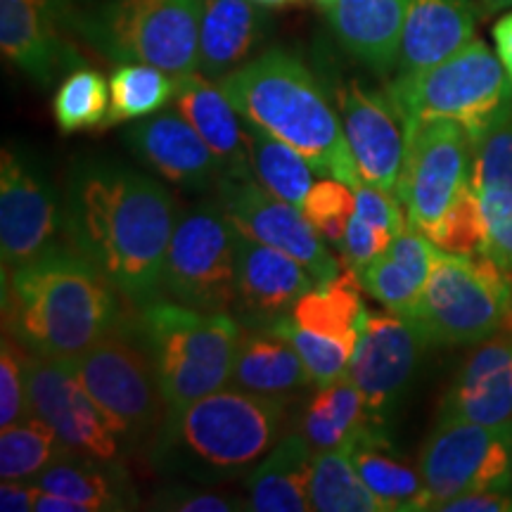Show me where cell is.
<instances>
[{"label": "cell", "instance_id": "18", "mask_svg": "<svg viewBox=\"0 0 512 512\" xmlns=\"http://www.w3.org/2000/svg\"><path fill=\"white\" fill-rule=\"evenodd\" d=\"M235 285L242 323L266 328L290 318L294 304L318 283L292 256L235 230Z\"/></svg>", "mask_w": 512, "mask_h": 512}, {"label": "cell", "instance_id": "25", "mask_svg": "<svg viewBox=\"0 0 512 512\" xmlns=\"http://www.w3.org/2000/svg\"><path fill=\"white\" fill-rule=\"evenodd\" d=\"M475 0H406L396 76L413 74L444 60L475 38Z\"/></svg>", "mask_w": 512, "mask_h": 512}, {"label": "cell", "instance_id": "2", "mask_svg": "<svg viewBox=\"0 0 512 512\" xmlns=\"http://www.w3.org/2000/svg\"><path fill=\"white\" fill-rule=\"evenodd\" d=\"M3 278V328L29 354L69 361L119 325L117 287L72 245L55 242Z\"/></svg>", "mask_w": 512, "mask_h": 512}, {"label": "cell", "instance_id": "28", "mask_svg": "<svg viewBox=\"0 0 512 512\" xmlns=\"http://www.w3.org/2000/svg\"><path fill=\"white\" fill-rule=\"evenodd\" d=\"M313 448L299 432H285L247 477V510L309 512Z\"/></svg>", "mask_w": 512, "mask_h": 512}, {"label": "cell", "instance_id": "52", "mask_svg": "<svg viewBox=\"0 0 512 512\" xmlns=\"http://www.w3.org/2000/svg\"><path fill=\"white\" fill-rule=\"evenodd\" d=\"M313 5H316L318 10H323V12H330L332 8H335V3L337 0H311Z\"/></svg>", "mask_w": 512, "mask_h": 512}, {"label": "cell", "instance_id": "24", "mask_svg": "<svg viewBox=\"0 0 512 512\" xmlns=\"http://www.w3.org/2000/svg\"><path fill=\"white\" fill-rule=\"evenodd\" d=\"M313 380L302 356L283 332L273 325H245L235 347L230 387L242 392L292 401L294 394L311 387Z\"/></svg>", "mask_w": 512, "mask_h": 512}, {"label": "cell", "instance_id": "21", "mask_svg": "<svg viewBox=\"0 0 512 512\" xmlns=\"http://www.w3.org/2000/svg\"><path fill=\"white\" fill-rule=\"evenodd\" d=\"M62 0H0V48L5 60L38 86L48 88L69 57L60 24Z\"/></svg>", "mask_w": 512, "mask_h": 512}, {"label": "cell", "instance_id": "17", "mask_svg": "<svg viewBox=\"0 0 512 512\" xmlns=\"http://www.w3.org/2000/svg\"><path fill=\"white\" fill-rule=\"evenodd\" d=\"M337 107L363 183L396 195L406 162L408 126L384 91L351 79L337 91Z\"/></svg>", "mask_w": 512, "mask_h": 512}, {"label": "cell", "instance_id": "41", "mask_svg": "<svg viewBox=\"0 0 512 512\" xmlns=\"http://www.w3.org/2000/svg\"><path fill=\"white\" fill-rule=\"evenodd\" d=\"M484 214L475 188H467L460 200L448 209L437 228L427 238L448 254H479L484 249Z\"/></svg>", "mask_w": 512, "mask_h": 512}, {"label": "cell", "instance_id": "32", "mask_svg": "<svg viewBox=\"0 0 512 512\" xmlns=\"http://www.w3.org/2000/svg\"><path fill=\"white\" fill-rule=\"evenodd\" d=\"M361 290V278L351 268H342L337 278L311 287L294 304L292 323L309 332L339 339L349 349H356L368 316Z\"/></svg>", "mask_w": 512, "mask_h": 512}, {"label": "cell", "instance_id": "33", "mask_svg": "<svg viewBox=\"0 0 512 512\" xmlns=\"http://www.w3.org/2000/svg\"><path fill=\"white\" fill-rule=\"evenodd\" d=\"M247 152L252 176L280 200L302 207L313 188V166L302 152L247 121Z\"/></svg>", "mask_w": 512, "mask_h": 512}, {"label": "cell", "instance_id": "10", "mask_svg": "<svg viewBox=\"0 0 512 512\" xmlns=\"http://www.w3.org/2000/svg\"><path fill=\"white\" fill-rule=\"evenodd\" d=\"M418 470L430 510L458 496L512 489V427L439 418L420 451Z\"/></svg>", "mask_w": 512, "mask_h": 512}, {"label": "cell", "instance_id": "36", "mask_svg": "<svg viewBox=\"0 0 512 512\" xmlns=\"http://www.w3.org/2000/svg\"><path fill=\"white\" fill-rule=\"evenodd\" d=\"M112 105L105 126L128 124L164 110L176 95V79L143 62H124L110 76Z\"/></svg>", "mask_w": 512, "mask_h": 512}, {"label": "cell", "instance_id": "6", "mask_svg": "<svg viewBox=\"0 0 512 512\" xmlns=\"http://www.w3.org/2000/svg\"><path fill=\"white\" fill-rule=\"evenodd\" d=\"M204 0H98L64 19L107 60L143 62L174 79L197 72Z\"/></svg>", "mask_w": 512, "mask_h": 512}, {"label": "cell", "instance_id": "16", "mask_svg": "<svg viewBox=\"0 0 512 512\" xmlns=\"http://www.w3.org/2000/svg\"><path fill=\"white\" fill-rule=\"evenodd\" d=\"M64 221L53 185L29 152L5 145L0 157V256L3 273L55 245Z\"/></svg>", "mask_w": 512, "mask_h": 512}, {"label": "cell", "instance_id": "47", "mask_svg": "<svg viewBox=\"0 0 512 512\" xmlns=\"http://www.w3.org/2000/svg\"><path fill=\"white\" fill-rule=\"evenodd\" d=\"M41 489L31 479H3L0 484V510L3 512H31Z\"/></svg>", "mask_w": 512, "mask_h": 512}, {"label": "cell", "instance_id": "1", "mask_svg": "<svg viewBox=\"0 0 512 512\" xmlns=\"http://www.w3.org/2000/svg\"><path fill=\"white\" fill-rule=\"evenodd\" d=\"M62 209L69 245L121 297L136 306L157 302L176 228L174 197L162 185L124 164L83 159L69 176Z\"/></svg>", "mask_w": 512, "mask_h": 512}, {"label": "cell", "instance_id": "22", "mask_svg": "<svg viewBox=\"0 0 512 512\" xmlns=\"http://www.w3.org/2000/svg\"><path fill=\"white\" fill-rule=\"evenodd\" d=\"M171 107L190 121L223 166V176L254 178L249 169L247 121L223 93L219 81L200 72L176 79V95Z\"/></svg>", "mask_w": 512, "mask_h": 512}, {"label": "cell", "instance_id": "7", "mask_svg": "<svg viewBox=\"0 0 512 512\" xmlns=\"http://www.w3.org/2000/svg\"><path fill=\"white\" fill-rule=\"evenodd\" d=\"M387 93L406 126L437 119L456 121L472 140L512 107V79L498 53L479 38L432 67L399 74Z\"/></svg>", "mask_w": 512, "mask_h": 512}, {"label": "cell", "instance_id": "40", "mask_svg": "<svg viewBox=\"0 0 512 512\" xmlns=\"http://www.w3.org/2000/svg\"><path fill=\"white\" fill-rule=\"evenodd\" d=\"M302 211L323 235L325 242H332L339 249L344 230H347L349 219L356 211V192L347 183L323 178V181L313 183L302 204Z\"/></svg>", "mask_w": 512, "mask_h": 512}, {"label": "cell", "instance_id": "19", "mask_svg": "<svg viewBox=\"0 0 512 512\" xmlns=\"http://www.w3.org/2000/svg\"><path fill=\"white\" fill-rule=\"evenodd\" d=\"M126 143L140 162L164 181L204 190L219 185L223 166L183 114L159 110L126 128Z\"/></svg>", "mask_w": 512, "mask_h": 512}, {"label": "cell", "instance_id": "14", "mask_svg": "<svg viewBox=\"0 0 512 512\" xmlns=\"http://www.w3.org/2000/svg\"><path fill=\"white\" fill-rule=\"evenodd\" d=\"M29 413L46 420L74 453L114 463L124 434L62 358L27 356Z\"/></svg>", "mask_w": 512, "mask_h": 512}, {"label": "cell", "instance_id": "42", "mask_svg": "<svg viewBox=\"0 0 512 512\" xmlns=\"http://www.w3.org/2000/svg\"><path fill=\"white\" fill-rule=\"evenodd\" d=\"M27 356L29 351L3 332L0 344V427L29 415L27 394Z\"/></svg>", "mask_w": 512, "mask_h": 512}, {"label": "cell", "instance_id": "29", "mask_svg": "<svg viewBox=\"0 0 512 512\" xmlns=\"http://www.w3.org/2000/svg\"><path fill=\"white\" fill-rule=\"evenodd\" d=\"M370 415L361 389L349 373L337 380L316 384L302 411L294 418V432L306 439L313 453L347 446L368 430Z\"/></svg>", "mask_w": 512, "mask_h": 512}, {"label": "cell", "instance_id": "34", "mask_svg": "<svg viewBox=\"0 0 512 512\" xmlns=\"http://www.w3.org/2000/svg\"><path fill=\"white\" fill-rule=\"evenodd\" d=\"M354 444L313 456L309 482L311 508L318 512H384L354 463Z\"/></svg>", "mask_w": 512, "mask_h": 512}, {"label": "cell", "instance_id": "43", "mask_svg": "<svg viewBox=\"0 0 512 512\" xmlns=\"http://www.w3.org/2000/svg\"><path fill=\"white\" fill-rule=\"evenodd\" d=\"M484 214V249L498 268L512 275V192L508 190H482L477 192Z\"/></svg>", "mask_w": 512, "mask_h": 512}, {"label": "cell", "instance_id": "3", "mask_svg": "<svg viewBox=\"0 0 512 512\" xmlns=\"http://www.w3.org/2000/svg\"><path fill=\"white\" fill-rule=\"evenodd\" d=\"M249 124H256L309 159L318 176L358 188L363 183L342 117L306 64L273 48L219 81Z\"/></svg>", "mask_w": 512, "mask_h": 512}, {"label": "cell", "instance_id": "12", "mask_svg": "<svg viewBox=\"0 0 512 512\" xmlns=\"http://www.w3.org/2000/svg\"><path fill=\"white\" fill-rule=\"evenodd\" d=\"M472 136L456 121L408 124L399 197L413 228L430 235L470 188Z\"/></svg>", "mask_w": 512, "mask_h": 512}, {"label": "cell", "instance_id": "37", "mask_svg": "<svg viewBox=\"0 0 512 512\" xmlns=\"http://www.w3.org/2000/svg\"><path fill=\"white\" fill-rule=\"evenodd\" d=\"M110 81L98 69L79 67L67 74L53 98V117L62 133L102 128L110 114Z\"/></svg>", "mask_w": 512, "mask_h": 512}, {"label": "cell", "instance_id": "44", "mask_svg": "<svg viewBox=\"0 0 512 512\" xmlns=\"http://www.w3.org/2000/svg\"><path fill=\"white\" fill-rule=\"evenodd\" d=\"M396 233L392 230L377 226V223L368 221L366 216L356 214L349 219V226L344 230L342 245H339V254H342V266L351 268L356 275L373 264L375 259L387 252L392 245Z\"/></svg>", "mask_w": 512, "mask_h": 512}, {"label": "cell", "instance_id": "8", "mask_svg": "<svg viewBox=\"0 0 512 512\" xmlns=\"http://www.w3.org/2000/svg\"><path fill=\"white\" fill-rule=\"evenodd\" d=\"M512 285L494 259L439 252L411 320L427 344H479L510 330Z\"/></svg>", "mask_w": 512, "mask_h": 512}, {"label": "cell", "instance_id": "26", "mask_svg": "<svg viewBox=\"0 0 512 512\" xmlns=\"http://www.w3.org/2000/svg\"><path fill=\"white\" fill-rule=\"evenodd\" d=\"M330 24L339 46L375 74L396 69L401 55L406 0H337Z\"/></svg>", "mask_w": 512, "mask_h": 512}, {"label": "cell", "instance_id": "39", "mask_svg": "<svg viewBox=\"0 0 512 512\" xmlns=\"http://www.w3.org/2000/svg\"><path fill=\"white\" fill-rule=\"evenodd\" d=\"M273 328H278L294 344V349L302 356L306 370H309L313 384H325L344 377L349 373V363L354 349L342 344L339 339L309 332L292 323V318L280 320Z\"/></svg>", "mask_w": 512, "mask_h": 512}, {"label": "cell", "instance_id": "45", "mask_svg": "<svg viewBox=\"0 0 512 512\" xmlns=\"http://www.w3.org/2000/svg\"><path fill=\"white\" fill-rule=\"evenodd\" d=\"M155 510H176V512H235L247 510L240 498L216 494V491L185 489V486H169L164 494L155 498Z\"/></svg>", "mask_w": 512, "mask_h": 512}, {"label": "cell", "instance_id": "31", "mask_svg": "<svg viewBox=\"0 0 512 512\" xmlns=\"http://www.w3.org/2000/svg\"><path fill=\"white\" fill-rule=\"evenodd\" d=\"M31 482L48 494L86 503L91 512L136 508L131 484L126 482L124 472L117 465L79 456V453H69L67 458L57 460Z\"/></svg>", "mask_w": 512, "mask_h": 512}, {"label": "cell", "instance_id": "51", "mask_svg": "<svg viewBox=\"0 0 512 512\" xmlns=\"http://www.w3.org/2000/svg\"><path fill=\"white\" fill-rule=\"evenodd\" d=\"M91 3H98V0H62V5L67 10L72 8H83V5H91Z\"/></svg>", "mask_w": 512, "mask_h": 512}, {"label": "cell", "instance_id": "4", "mask_svg": "<svg viewBox=\"0 0 512 512\" xmlns=\"http://www.w3.org/2000/svg\"><path fill=\"white\" fill-rule=\"evenodd\" d=\"M287 403L223 387L162 422L157 463L204 482L238 477L283 437Z\"/></svg>", "mask_w": 512, "mask_h": 512}, {"label": "cell", "instance_id": "27", "mask_svg": "<svg viewBox=\"0 0 512 512\" xmlns=\"http://www.w3.org/2000/svg\"><path fill=\"white\" fill-rule=\"evenodd\" d=\"M441 249L408 223L380 259L358 273L363 290L384 309L411 318Z\"/></svg>", "mask_w": 512, "mask_h": 512}, {"label": "cell", "instance_id": "13", "mask_svg": "<svg viewBox=\"0 0 512 512\" xmlns=\"http://www.w3.org/2000/svg\"><path fill=\"white\" fill-rule=\"evenodd\" d=\"M216 188L223 214L238 233L292 256L316 283H328L342 273V261L330 252L302 207L275 197L256 178L223 176Z\"/></svg>", "mask_w": 512, "mask_h": 512}, {"label": "cell", "instance_id": "38", "mask_svg": "<svg viewBox=\"0 0 512 512\" xmlns=\"http://www.w3.org/2000/svg\"><path fill=\"white\" fill-rule=\"evenodd\" d=\"M470 185L475 192H512V107L472 140Z\"/></svg>", "mask_w": 512, "mask_h": 512}, {"label": "cell", "instance_id": "15", "mask_svg": "<svg viewBox=\"0 0 512 512\" xmlns=\"http://www.w3.org/2000/svg\"><path fill=\"white\" fill-rule=\"evenodd\" d=\"M427 339L411 318L394 311H368L351 354L349 377L361 389L370 425L387 432L389 418L411 384Z\"/></svg>", "mask_w": 512, "mask_h": 512}, {"label": "cell", "instance_id": "30", "mask_svg": "<svg viewBox=\"0 0 512 512\" xmlns=\"http://www.w3.org/2000/svg\"><path fill=\"white\" fill-rule=\"evenodd\" d=\"M354 463L358 467V475L373 491L384 512H415L432 508L430 491H427L420 470H413L411 465L394 456L384 430L368 427L356 439Z\"/></svg>", "mask_w": 512, "mask_h": 512}, {"label": "cell", "instance_id": "23", "mask_svg": "<svg viewBox=\"0 0 512 512\" xmlns=\"http://www.w3.org/2000/svg\"><path fill=\"white\" fill-rule=\"evenodd\" d=\"M266 10L252 0H204L197 72L221 81L252 60L271 31Z\"/></svg>", "mask_w": 512, "mask_h": 512}, {"label": "cell", "instance_id": "9", "mask_svg": "<svg viewBox=\"0 0 512 512\" xmlns=\"http://www.w3.org/2000/svg\"><path fill=\"white\" fill-rule=\"evenodd\" d=\"M235 294V228L221 204H197L176 219L162 297L197 311L230 313Z\"/></svg>", "mask_w": 512, "mask_h": 512}, {"label": "cell", "instance_id": "20", "mask_svg": "<svg viewBox=\"0 0 512 512\" xmlns=\"http://www.w3.org/2000/svg\"><path fill=\"white\" fill-rule=\"evenodd\" d=\"M439 418L512 427V330L484 339L453 380Z\"/></svg>", "mask_w": 512, "mask_h": 512}, {"label": "cell", "instance_id": "46", "mask_svg": "<svg viewBox=\"0 0 512 512\" xmlns=\"http://www.w3.org/2000/svg\"><path fill=\"white\" fill-rule=\"evenodd\" d=\"M444 512H512L510 491H479V494L458 496L441 505Z\"/></svg>", "mask_w": 512, "mask_h": 512}, {"label": "cell", "instance_id": "5", "mask_svg": "<svg viewBox=\"0 0 512 512\" xmlns=\"http://www.w3.org/2000/svg\"><path fill=\"white\" fill-rule=\"evenodd\" d=\"M242 325L230 313L197 311L171 299L143 306L140 339L152 358L166 418L230 387Z\"/></svg>", "mask_w": 512, "mask_h": 512}, {"label": "cell", "instance_id": "35", "mask_svg": "<svg viewBox=\"0 0 512 512\" xmlns=\"http://www.w3.org/2000/svg\"><path fill=\"white\" fill-rule=\"evenodd\" d=\"M74 453L38 415L0 430V479H36L46 467Z\"/></svg>", "mask_w": 512, "mask_h": 512}, {"label": "cell", "instance_id": "49", "mask_svg": "<svg viewBox=\"0 0 512 512\" xmlns=\"http://www.w3.org/2000/svg\"><path fill=\"white\" fill-rule=\"evenodd\" d=\"M479 15H494L498 10L512 8V0H475Z\"/></svg>", "mask_w": 512, "mask_h": 512}, {"label": "cell", "instance_id": "53", "mask_svg": "<svg viewBox=\"0 0 512 512\" xmlns=\"http://www.w3.org/2000/svg\"><path fill=\"white\" fill-rule=\"evenodd\" d=\"M510 285H512V275H510ZM510 330H512V304H510Z\"/></svg>", "mask_w": 512, "mask_h": 512}, {"label": "cell", "instance_id": "11", "mask_svg": "<svg viewBox=\"0 0 512 512\" xmlns=\"http://www.w3.org/2000/svg\"><path fill=\"white\" fill-rule=\"evenodd\" d=\"M69 366L100 408L117 422L126 441L140 439L166 413L152 358L143 339L114 328L91 349L69 358Z\"/></svg>", "mask_w": 512, "mask_h": 512}, {"label": "cell", "instance_id": "48", "mask_svg": "<svg viewBox=\"0 0 512 512\" xmlns=\"http://www.w3.org/2000/svg\"><path fill=\"white\" fill-rule=\"evenodd\" d=\"M494 41H496V53L501 57L505 72L512 79V12L503 15L494 24Z\"/></svg>", "mask_w": 512, "mask_h": 512}, {"label": "cell", "instance_id": "50", "mask_svg": "<svg viewBox=\"0 0 512 512\" xmlns=\"http://www.w3.org/2000/svg\"><path fill=\"white\" fill-rule=\"evenodd\" d=\"M252 3H256V5H261V8H285V5H290V3H294V0H252Z\"/></svg>", "mask_w": 512, "mask_h": 512}]
</instances>
